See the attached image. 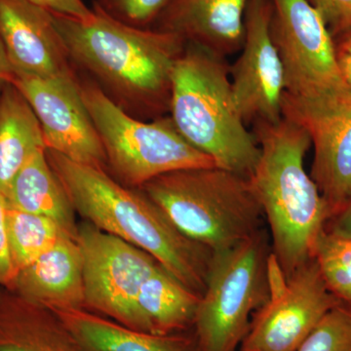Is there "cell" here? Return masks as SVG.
Here are the masks:
<instances>
[{
	"instance_id": "3957f363",
	"label": "cell",
	"mask_w": 351,
	"mask_h": 351,
	"mask_svg": "<svg viewBox=\"0 0 351 351\" xmlns=\"http://www.w3.org/2000/svg\"><path fill=\"white\" fill-rule=\"evenodd\" d=\"M254 136L260 157L249 176L271 234L274 260L289 277L313 258L314 247L329 221V209L304 158L308 134L291 120L257 122Z\"/></svg>"
},
{
	"instance_id": "7402d4cb",
	"label": "cell",
	"mask_w": 351,
	"mask_h": 351,
	"mask_svg": "<svg viewBox=\"0 0 351 351\" xmlns=\"http://www.w3.org/2000/svg\"><path fill=\"white\" fill-rule=\"evenodd\" d=\"M6 226L17 272L49 250L64 234H71L54 219L40 215L25 213L9 205L7 206Z\"/></svg>"
},
{
	"instance_id": "44dd1931",
	"label": "cell",
	"mask_w": 351,
	"mask_h": 351,
	"mask_svg": "<svg viewBox=\"0 0 351 351\" xmlns=\"http://www.w3.org/2000/svg\"><path fill=\"white\" fill-rule=\"evenodd\" d=\"M0 351H86L57 314L25 300L24 307L0 311Z\"/></svg>"
},
{
	"instance_id": "4fadbf2b",
	"label": "cell",
	"mask_w": 351,
	"mask_h": 351,
	"mask_svg": "<svg viewBox=\"0 0 351 351\" xmlns=\"http://www.w3.org/2000/svg\"><path fill=\"white\" fill-rule=\"evenodd\" d=\"M271 14V0L249 1L241 53L230 66L233 97L246 125L282 119L285 80L270 29Z\"/></svg>"
},
{
	"instance_id": "ffe728a7",
	"label": "cell",
	"mask_w": 351,
	"mask_h": 351,
	"mask_svg": "<svg viewBox=\"0 0 351 351\" xmlns=\"http://www.w3.org/2000/svg\"><path fill=\"white\" fill-rule=\"evenodd\" d=\"M199 301V295L160 265L141 287L137 306L145 331L170 335L193 326Z\"/></svg>"
},
{
	"instance_id": "484cf974",
	"label": "cell",
	"mask_w": 351,
	"mask_h": 351,
	"mask_svg": "<svg viewBox=\"0 0 351 351\" xmlns=\"http://www.w3.org/2000/svg\"><path fill=\"white\" fill-rule=\"evenodd\" d=\"M321 14L332 38L351 32V0H307Z\"/></svg>"
},
{
	"instance_id": "ac0fdd59",
	"label": "cell",
	"mask_w": 351,
	"mask_h": 351,
	"mask_svg": "<svg viewBox=\"0 0 351 351\" xmlns=\"http://www.w3.org/2000/svg\"><path fill=\"white\" fill-rule=\"evenodd\" d=\"M5 196L9 206L54 219L76 237L75 208L51 167L45 147L34 152L21 168Z\"/></svg>"
},
{
	"instance_id": "277c9868",
	"label": "cell",
	"mask_w": 351,
	"mask_h": 351,
	"mask_svg": "<svg viewBox=\"0 0 351 351\" xmlns=\"http://www.w3.org/2000/svg\"><path fill=\"white\" fill-rule=\"evenodd\" d=\"M169 117L218 167L247 178L253 172L260 147L237 108L226 58L186 43L173 71Z\"/></svg>"
},
{
	"instance_id": "9c48e42d",
	"label": "cell",
	"mask_w": 351,
	"mask_h": 351,
	"mask_svg": "<svg viewBox=\"0 0 351 351\" xmlns=\"http://www.w3.org/2000/svg\"><path fill=\"white\" fill-rule=\"evenodd\" d=\"M76 241L82 255L85 309L147 332L137 300L143 284L160 267L156 258L89 223L77 228Z\"/></svg>"
},
{
	"instance_id": "d6986e66",
	"label": "cell",
	"mask_w": 351,
	"mask_h": 351,
	"mask_svg": "<svg viewBox=\"0 0 351 351\" xmlns=\"http://www.w3.org/2000/svg\"><path fill=\"white\" fill-rule=\"evenodd\" d=\"M45 147L36 113L12 83L0 93V191L7 189L21 168Z\"/></svg>"
},
{
	"instance_id": "8fae6325",
	"label": "cell",
	"mask_w": 351,
	"mask_h": 351,
	"mask_svg": "<svg viewBox=\"0 0 351 351\" xmlns=\"http://www.w3.org/2000/svg\"><path fill=\"white\" fill-rule=\"evenodd\" d=\"M12 84L36 113L46 149L75 162L108 169L105 149L83 101L76 71L51 78L14 76Z\"/></svg>"
},
{
	"instance_id": "2e32d148",
	"label": "cell",
	"mask_w": 351,
	"mask_h": 351,
	"mask_svg": "<svg viewBox=\"0 0 351 351\" xmlns=\"http://www.w3.org/2000/svg\"><path fill=\"white\" fill-rule=\"evenodd\" d=\"M27 301L52 311L85 309L82 251L76 237L64 234L13 279Z\"/></svg>"
},
{
	"instance_id": "4316f807",
	"label": "cell",
	"mask_w": 351,
	"mask_h": 351,
	"mask_svg": "<svg viewBox=\"0 0 351 351\" xmlns=\"http://www.w3.org/2000/svg\"><path fill=\"white\" fill-rule=\"evenodd\" d=\"M7 206L6 196L0 191V285L12 281L17 274L7 235Z\"/></svg>"
},
{
	"instance_id": "83f0119b",
	"label": "cell",
	"mask_w": 351,
	"mask_h": 351,
	"mask_svg": "<svg viewBox=\"0 0 351 351\" xmlns=\"http://www.w3.org/2000/svg\"><path fill=\"white\" fill-rule=\"evenodd\" d=\"M32 3L52 13L61 14L75 19L88 20L93 16V9L89 8L83 0H27Z\"/></svg>"
},
{
	"instance_id": "7a4b0ae2",
	"label": "cell",
	"mask_w": 351,
	"mask_h": 351,
	"mask_svg": "<svg viewBox=\"0 0 351 351\" xmlns=\"http://www.w3.org/2000/svg\"><path fill=\"white\" fill-rule=\"evenodd\" d=\"M48 161L80 216L135 245L196 294L202 295L213 252L188 239L140 189L126 188L107 170L46 149Z\"/></svg>"
},
{
	"instance_id": "cb8c5ba5",
	"label": "cell",
	"mask_w": 351,
	"mask_h": 351,
	"mask_svg": "<svg viewBox=\"0 0 351 351\" xmlns=\"http://www.w3.org/2000/svg\"><path fill=\"white\" fill-rule=\"evenodd\" d=\"M297 351H351L350 307L332 308Z\"/></svg>"
},
{
	"instance_id": "7c38bea8",
	"label": "cell",
	"mask_w": 351,
	"mask_h": 351,
	"mask_svg": "<svg viewBox=\"0 0 351 351\" xmlns=\"http://www.w3.org/2000/svg\"><path fill=\"white\" fill-rule=\"evenodd\" d=\"M281 110L311 138L309 174L332 217L351 197V100H308L284 93Z\"/></svg>"
},
{
	"instance_id": "d4e9b609",
	"label": "cell",
	"mask_w": 351,
	"mask_h": 351,
	"mask_svg": "<svg viewBox=\"0 0 351 351\" xmlns=\"http://www.w3.org/2000/svg\"><path fill=\"white\" fill-rule=\"evenodd\" d=\"M171 0H97L106 12L131 25L147 27L154 24Z\"/></svg>"
},
{
	"instance_id": "52a82bcc",
	"label": "cell",
	"mask_w": 351,
	"mask_h": 351,
	"mask_svg": "<svg viewBox=\"0 0 351 351\" xmlns=\"http://www.w3.org/2000/svg\"><path fill=\"white\" fill-rule=\"evenodd\" d=\"M270 253L263 230L214 252L193 322L199 351H237L270 295Z\"/></svg>"
},
{
	"instance_id": "9a60e30c",
	"label": "cell",
	"mask_w": 351,
	"mask_h": 351,
	"mask_svg": "<svg viewBox=\"0 0 351 351\" xmlns=\"http://www.w3.org/2000/svg\"><path fill=\"white\" fill-rule=\"evenodd\" d=\"M250 0H171L156 29L173 32L226 58L241 50Z\"/></svg>"
},
{
	"instance_id": "f1b7e54d",
	"label": "cell",
	"mask_w": 351,
	"mask_h": 351,
	"mask_svg": "<svg viewBox=\"0 0 351 351\" xmlns=\"http://www.w3.org/2000/svg\"><path fill=\"white\" fill-rule=\"evenodd\" d=\"M325 232L339 239H351V197L329 219Z\"/></svg>"
},
{
	"instance_id": "8992f818",
	"label": "cell",
	"mask_w": 351,
	"mask_h": 351,
	"mask_svg": "<svg viewBox=\"0 0 351 351\" xmlns=\"http://www.w3.org/2000/svg\"><path fill=\"white\" fill-rule=\"evenodd\" d=\"M80 83L105 149L108 168L122 184L140 189L173 171L217 166L211 157L182 137L169 115L149 121L136 119L89 80L80 78Z\"/></svg>"
},
{
	"instance_id": "603a6c76",
	"label": "cell",
	"mask_w": 351,
	"mask_h": 351,
	"mask_svg": "<svg viewBox=\"0 0 351 351\" xmlns=\"http://www.w3.org/2000/svg\"><path fill=\"white\" fill-rule=\"evenodd\" d=\"M313 258L330 292L351 308V239H339L324 230L316 241Z\"/></svg>"
},
{
	"instance_id": "5bb4252c",
	"label": "cell",
	"mask_w": 351,
	"mask_h": 351,
	"mask_svg": "<svg viewBox=\"0 0 351 351\" xmlns=\"http://www.w3.org/2000/svg\"><path fill=\"white\" fill-rule=\"evenodd\" d=\"M0 39L16 77L75 71L52 12L27 0H0Z\"/></svg>"
},
{
	"instance_id": "f546056e",
	"label": "cell",
	"mask_w": 351,
	"mask_h": 351,
	"mask_svg": "<svg viewBox=\"0 0 351 351\" xmlns=\"http://www.w3.org/2000/svg\"><path fill=\"white\" fill-rule=\"evenodd\" d=\"M336 44L337 63L341 77L351 92V32L339 38Z\"/></svg>"
},
{
	"instance_id": "6da1fadb",
	"label": "cell",
	"mask_w": 351,
	"mask_h": 351,
	"mask_svg": "<svg viewBox=\"0 0 351 351\" xmlns=\"http://www.w3.org/2000/svg\"><path fill=\"white\" fill-rule=\"evenodd\" d=\"M90 19L52 13L73 68L141 120L168 117L176 62L186 41L173 32L115 19L98 4Z\"/></svg>"
},
{
	"instance_id": "ba28073f",
	"label": "cell",
	"mask_w": 351,
	"mask_h": 351,
	"mask_svg": "<svg viewBox=\"0 0 351 351\" xmlns=\"http://www.w3.org/2000/svg\"><path fill=\"white\" fill-rule=\"evenodd\" d=\"M270 29L280 57L285 93L308 100H351L337 63L336 43L307 0H271Z\"/></svg>"
},
{
	"instance_id": "4dcf8cb0",
	"label": "cell",
	"mask_w": 351,
	"mask_h": 351,
	"mask_svg": "<svg viewBox=\"0 0 351 351\" xmlns=\"http://www.w3.org/2000/svg\"><path fill=\"white\" fill-rule=\"evenodd\" d=\"M14 78V73L5 48L0 39V93L7 85L11 84Z\"/></svg>"
},
{
	"instance_id": "e0dca14e",
	"label": "cell",
	"mask_w": 351,
	"mask_h": 351,
	"mask_svg": "<svg viewBox=\"0 0 351 351\" xmlns=\"http://www.w3.org/2000/svg\"><path fill=\"white\" fill-rule=\"evenodd\" d=\"M53 313L86 351H199L195 334L137 331L86 309Z\"/></svg>"
},
{
	"instance_id": "30bf717a",
	"label": "cell",
	"mask_w": 351,
	"mask_h": 351,
	"mask_svg": "<svg viewBox=\"0 0 351 351\" xmlns=\"http://www.w3.org/2000/svg\"><path fill=\"white\" fill-rule=\"evenodd\" d=\"M270 295L254 314L240 351H297L341 302L330 292L314 258L284 277L270 253Z\"/></svg>"
},
{
	"instance_id": "5b68a950",
	"label": "cell",
	"mask_w": 351,
	"mask_h": 351,
	"mask_svg": "<svg viewBox=\"0 0 351 351\" xmlns=\"http://www.w3.org/2000/svg\"><path fill=\"white\" fill-rule=\"evenodd\" d=\"M140 189L184 237L213 253L263 230L265 217L248 178L232 171L218 166L176 170Z\"/></svg>"
}]
</instances>
